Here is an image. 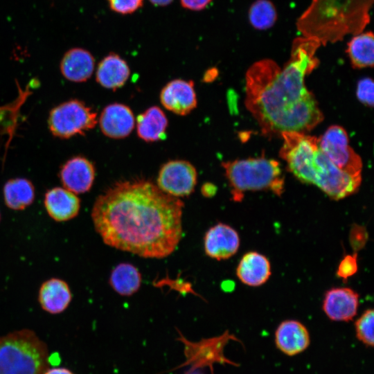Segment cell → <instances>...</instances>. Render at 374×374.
<instances>
[{
  "label": "cell",
  "mask_w": 374,
  "mask_h": 374,
  "mask_svg": "<svg viewBox=\"0 0 374 374\" xmlns=\"http://www.w3.org/2000/svg\"><path fill=\"white\" fill-rule=\"evenodd\" d=\"M184 206L148 180H124L96 198L91 219L105 244L161 259L172 254L181 239Z\"/></svg>",
  "instance_id": "cell-1"
},
{
  "label": "cell",
  "mask_w": 374,
  "mask_h": 374,
  "mask_svg": "<svg viewBox=\"0 0 374 374\" xmlns=\"http://www.w3.org/2000/svg\"><path fill=\"white\" fill-rule=\"evenodd\" d=\"M320 46L316 39L298 37L283 67L263 59L248 69L245 105L264 134L305 133L323 120L314 96L305 84V76L319 66L315 54Z\"/></svg>",
  "instance_id": "cell-2"
},
{
  "label": "cell",
  "mask_w": 374,
  "mask_h": 374,
  "mask_svg": "<svg viewBox=\"0 0 374 374\" xmlns=\"http://www.w3.org/2000/svg\"><path fill=\"white\" fill-rule=\"evenodd\" d=\"M280 135L283 143L280 157L301 181L315 185L335 200L357 191L362 179L340 170L320 148L319 138L296 132Z\"/></svg>",
  "instance_id": "cell-3"
},
{
  "label": "cell",
  "mask_w": 374,
  "mask_h": 374,
  "mask_svg": "<svg viewBox=\"0 0 374 374\" xmlns=\"http://www.w3.org/2000/svg\"><path fill=\"white\" fill-rule=\"evenodd\" d=\"M373 1L312 0L296 20L297 30L323 46L341 41L348 34L357 35L370 22Z\"/></svg>",
  "instance_id": "cell-4"
},
{
  "label": "cell",
  "mask_w": 374,
  "mask_h": 374,
  "mask_svg": "<svg viewBox=\"0 0 374 374\" xmlns=\"http://www.w3.org/2000/svg\"><path fill=\"white\" fill-rule=\"evenodd\" d=\"M232 199L240 202L249 190H270L278 196L284 192L285 178L280 163L264 157L223 162Z\"/></svg>",
  "instance_id": "cell-5"
},
{
  "label": "cell",
  "mask_w": 374,
  "mask_h": 374,
  "mask_svg": "<svg viewBox=\"0 0 374 374\" xmlns=\"http://www.w3.org/2000/svg\"><path fill=\"white\" fill-rule=\"evenodd\" d=\"M46 344L29 329L0 337V374H43L48 368Z\"/></svg>",
  "instance_id": "cell-6"
},
{
  "label": "cell",
  "mask_w": 374,
  "mask_h": 374,
  "mask_svg": "<svg viewBox=\"0 0 374 374\" xmlns=\"http://www.w3.org/2000/svg\"><path fill=\"white\" fill-rule=\"evenodd\" d=\"M97 123V114L84 102L72 99L51 109L48 118L52 134L60 139H69L84 134Z\"/></svg>",
  "instance_id": "cell-7"
},
{
  "label": "cell",
  "mask_w": 374,
  "mask_h": 374,
  "mask_svg": "<svg viewBox=\"0 0 374 374\" xmlns=\"http://www.w3.org/2000/svg\"><path fill=\"white\" fill-rule=\"evenodd\" d=\"M319 144L324 154L340 170L362 179V159L350 146L348 134L342 127H329L319 138Z\"/></svg>",
  "instance_id": "cell-8"
},
{
  "label": "cell",
  "mask_w": 374,
  "mask_h": 374,
  "mask_svg": "<svg viewBox=\"0 0 374 374\" xmlns=\"http://www.w3.org/2000/svg\"><path fill=\"white\" fill-rule=\"evenodd\" d=\"M197 179V170L189 161L171 160L160 168L157 186L165 193L179 198L193 193Z\"/></svg>",
  "instance_id": "cell-9"
},
{
  "label": "cell",
  "mask_w": 374,
  "mask_h": 374,
  "mask_svg": "<svg viewBox=\"0 0 374 374\" xmlns=\"http://www.w3.org/2000/svg\"><path fill=\"white\" fill-rule=\"evenodd\" d=\"M181 341L185 346V354L189 363H194L193 368L194 371L199 366H210L213 363H228L236 365L234 362L229 361L224 355V348L226 344L231 340L239 341L233 335L228 331L222 335L208 338L203 339L199 342H191L186 339L180 333Z\"/></svg>",
  "instance_id": "cell-10"
},
{
  "label": "cell",
  "mask_w": 374,
  "mask_h": 374,
  "mask_svg": "<svg viewBox=\"0 0 374 374\" xmlns=\"http://www.w3.org/2000/svg\"><path fill=\"white\" fill-rule=\"evenodd\" d=\"M240 243V236L235 229L221 222L211 226L204 238L206 254L217 260H226L235 255Z\"/></svg>",
  "instance_id": "cell-11"
},
{
  "label": "cell",
  "mask_w": 374,
  "mask_h": 374,
  "mask_svg": "<svg viewBox=\"0 0 374 374\" xmlns=\"http://www.w3.org/2000/svg\"><path fill=\"white\" fill-rule=\"evenodd\" d=\"M160 100L166 109L176 114H188L197 104L194 82L181 79L168 82L161 91Z\"/></svg>",
  "instance_id": "cell-12"
},
{
  "label": "cell",
  "mask_w": 374,
  "mask_h": 374,
  "mask_svg": "<svg viewBox=\"0 0 374 374\" xmlns=\"http://www.w3.org/2000/svg\"><path fill=\"white\" fill-rule=\"evenodd\" d=\"M359 294L349 287H333L324 295L322 308L334 321H349L357 314Z\"/></svg>",
  "instance_id": "cell-13"
},
{
  "label": "cell",
  "mask_w": 374,
  "mask_h": 374,
  "mask_svg": "<svg viewBox=\"0 0 374 374\" xmlns=\"http://www.w3.org/2000/svg\"><path fill=\"white\" fill-rule=\"evenodd\" d=\"M95 175L93 163L81 156L69 159L60 171L63 187L75 194L88 192L93 186Z\"/></svg>",
  "instance_id": "cell-14"
},
{
  "label": "cell",
  "mask_w": 374,
  "mask_h": 374,
  "mask_svg": "<svg viewBox=\"0 0 374 374\" xmlns=\"http://www.w3.org/2000/svg\"><path fill=\"white\" fill-rule=\"evenodd\" d=\"M101 132L111 139H123L133 130L135 118L132 109L121 103L106 106L99 117Z\"/></svg>",
  "instance_id": "cell-15"
},
{
  "label": "cell",
  "mask_w": 374,
  "mask_h": 374,
  "mask_svg": "<svg viewBox=\"0 0 374 374\" xmlns=\"http://www.w3.org/2000/svg\"><path fill=\"white\" fill-rule=\"evenodd\" d=\"M274 340L276 347L288 356L301 353L310 344V333L305 326L293 319L283 321L278 325Z\"/></svg>",
  "instance_id": "cell-16"
},
{
  "label": "cell",
  "mask_w": 374,
  "mask_h": 374,
  "mask_svg": "<svg viewBox=\"0 0 374 374\" xmlns=\"http://www.w3.org/2000/svg\"><path fill=\"white\" fill-rule=\"evenodd\" d=\"M44 203L48 215L56 222L74 218L80 209L79 197L64 187H55L47 190Z\"/></svg>",
  "instance_id": "cell-17"
},
{
  "label": "cell",
  "mask_w": 374,
  "mask_h": 374,
  "mask_svg": "<svg viewBox=\"0 0 374 374\" xmlns=\"http://www.w3.org/2000/svg\"><path fill=\"white\" fill-rule=\"evenodd\" d=\"M271 274L269 259L257 251H249L243 255L237 268L236 276L244 285L258 287L265 283Z\"/></svg>",
  "instance_id": "cell-18"
},
{
  "label": "cell",
  "mask_w": 374,
  "mask_h": 374,
  "mask_svg": "<svg viewBox=\"0 0 374 374\" xmlns=\"http://www.w3.org/2000/svg\"><path fill=\"white\" fill-rule=\"evenodd\" d=\"M95 60L91 53L82 48H73L65 53L60 62L62 75L71 82H82L91 76Z\"/></svg>",
  "instance_id": "cell-19"
},
{
  "label": "cell",
  "mask_w": 374,
  "mask_h": 374,
  "mask_svg": "<svg viewBox=\"0 0 374 374\" xmlns=\"http://www.w3.org/2000/svg\"><path fill=\"white\" fill-rule=\"evenodd\" d=\"M72 294L69 286L64 280L52 278L41 285L38 301L42 308L50 314H59L70 304Z\"/></svg>",
  "instance_id": "cell-20"
},
{
  "label": "cell",
  "mask_w": 374,
  "mask_h": 374,
  "mask_svg": "<svg viewBox=\"0 0 374 374\" xmlns=\"http://www.w3.org/2000/svg\"><path fill=\"white\" fill-rule=\"evenodd\" d=\"M130 74L127 62L119 55L110 53L98 64L96 80L104 88L116 90L125 84Z\"/></svg>",
  "instance_id": "cell-21"
},
{
  "label": "cell",
  "mask_w": 374,
  "mask_h": 374,
  "mask_svg": "<svg viewBox=\"0 0 374 374\" xmlns=\"http://www.w3.org/2000/svg\"><path fill=\"white\" fill-rule=\"evenodd\" d=\"M168 118L163 110L152 106L137 116L136 132L139 137L147 142L165 138Z\"/></svg>",
  "instance_id": "cell-22"
},
{
  "label": "cell",
  "mask_w": 374,
  "mask_h": 374,
  "mask_svg": "<svg viewBox=\"0 0 374 374\" xmlns=\"http://www.w3.org/2000/svg\"><path fill=\"white\" fill-rule=\"evenodd\" d=\"M3 191L5 204L12 210H24L35 199V187L30 181L25 178L9 179L4 184Z\"/></svg>",
  "instance_id": "cell-23"
},
{
  "label": "cell",
  "mask_w": 374,
  "mask_h": 374,
  "mask_svg": "<svg viewBox=\"0 0 374 374\" xmlns=\"http://www.w3.org/2000/svg\"><path fill=\"white\" fill-rule=\"evenodd\" d=\"M141 274L136 267L128 262L117 265L112 271L109 283L113 290L121 296L136 293L141 285Z\"/></svg>",
  "instance_id": "cell-24"
},
{
  "label": "cell",
  "mask_w": 374,
  "mask_h": 374,
  "mask_svg": "<svg viewBox=\"0 0 374 374\" xmlns=\"http://www.w3.org/2000/svg\"><path fill=\"white\" fill-rule=\"evenodd\" d=\"M346 53L355 69L373 67L374 37L371 31L355 35L348 43Z\"/></svg>",
  "instance_id": "cell-25"
},
{
  "label": "cell",
  "mask_w": 374,
  "mask_h": 374,
  "mask_svg": "<svg viewBox=\"0 0 374 374\" xmlns=\"http://www.w3.org/2000/svg\"><path fill=\"white\" fill-rule=\"evenodd\" d=\"M249 20L257 30L271 28L276 21L277 12L275 6L269 0H256L249 8Z\"/></svg>",
  "instance_id": "cell-26"
},
{
  "label": "cell",
  "mask_w": 374,
  "mask_h": 374,
  "mask_svg": "<svg viewBox=\"0 0 374 374\" xmlns=\"http://www.w3.org/2000/svg\"><path fill=\"white\" fill-rule=\"evenodd\" d=\"M373 323L374 313L371 308L366 310L355 323L357 339L368 347L374 345Z\"/></svg>",
  "instance_id": "cell-27"
},
{
  "label": "cell",
  "mask_w": 374,
  "mask_h": 374,
  "mask_svg": "<svg viewBox=\"0 0 374 374\" xmlns=\"http://www.w3.org/2000/svg\"><path fill=\"white\" fill-rule=\"evenodd\" d=\"M358 270L357 253L345 255L339 262L336 274L344 281L355 275Z\"/></svg>",
  "instance_id": "cell-28"
},
{
  "label": "cell",
  "mask_w": 374,
  "mask_h": 374,
  "mask_svg": "<svg viewBox=\"0 0 374 374\" xmlns=\"http://www.w3.org/2000/svg\"><path fill=\"white\" fill-rule=\"evenodd\" d=\"M357 97L366 105L373 107L374 100L373 82L370 78L361 79L357 86Z\"/></svg>",
  "instance_id": "cell-29"
},
{
  "label": "cell",
  "mask_w": 374,
  "mask_h": 374,
  "mask_svg": "<svg viewBox=\"0 0 374 374\" xmlns=\"http://www.w3.org/2000/svg\"><path fill=\"white\" fill-rule=\"evenodd\" d=\"M368 234L366 228L362 225L354 224L349 233L350 244L354 252L357 253L366 245Z\"/></svg>",
  "instance_id": "cell-30"
},
{
  "label": "cell",
  "mask_w": 374,
  "mask_h": 374,
  "mask_svg": "<svg viewBox=\"0 0 374 374\" xmlns=\"http://www.w3.org/2000/svg\"><path fill=\"white\" fill-rule=\"evenodd\" d=\"M110 9L119 14H132L141 8L143 0H108Z\"/></svg>",
  "instance_id": "cell-31"
},
{
  "label": "cell",
  "mask_w": 374,
  "mask_h": 374,
  "mask_svg": "<svg viewBox=\"0 0 374 374\" xmlns=\"http://www.w3.org/2000/svg\"><path fill=\"white\" fill-rule=\"evenodd\" d=\"M213 0H180L181 6L186 9L199 11L205 9Z\"/></svg>",
  "instance_id": "cell-32"
},
{
  "label": "cell",
  "mask_w": 374,
  "mask_h": 374,
  "mask_svg": "<svg viewBox=\"0 0 374 374\" xmlns=\"http://www.w3.org/2000/svg\"><path fill=\"white\" fill-rule=\"evenodd\" d=\"M216 191V186L209 182L204 184L201 188L202 194L206 197H211L213 196L215 194Z\"/></svg>",
  "instance_id": "cell-33"
},
{
  "label": "cell",
  "mask_w": 374,
  "mask_h": 374,
  "mask_svg": "<svg viewBox=\"0 0 374 374\" xmlns=\"http://www.w3.org/2000/svg\"><path fill=\"white\" fill-rule=\"evenodd\" d=\"M218 71L216 68L208 69L203 75V81L205 82H213L217 76Z\"/></svg>",
  "instance_id": "cell-34"
},
{
  "label": "cell",
  "mask_w": 374,
  "mask_h": 374,
  "mask_svg": "<svg viewBox=\"0 0 374 374\" xmlns=\"http://www.w3.org/2000/svg\"><path fill=\"white\" fill-rule=\"evenodd\" d=\"M43 374H74L71 371L66 368L54 367L48 368Z\"/></svg>",
  "instance_id": "cell-35"
},
{
  "label": "cell",
  "mask_w": 374,
  "mask_h": 374,
  "mask_svg": "<svg viewBox=\"0 0 374 374\" xmlns=\"http://www.w3.org/2000/svg\"><path fill=\"white\" fill-rule=\"evenodd\" d=\"M156 6H166L170 4L173 0H148Z\"/></svg>",
  "instance_id": "cell-36"
},
{
  "label": "cell",
  "mask_w": 374,
  "mask_h": 374,
  "mask_svg": "<svg viewBox=\"0 0 374 374\" xmlns=\"http://www.w3.org/2000/svg\"><path fill=\"white\" fill-rule=\"evenodd\" d=\"M188 374H203L201 371H192L190 372H188Z\"/></svg>",
  "instance_id": "cell-37"
},
{
  "label": "cell",
  "mask_w": 374,
  "mask_h": 374,
  "mask_svg": "<svg viewBox=\"0 0 374 374\" xmlns=\"http://www.w3.org/2000/svg\"><path fill=\"white\" fill-rule=\"evenodd\" d=\"M0 219H1V215H0Z\"/></svg>",
  "instance_id": "cell-38"
}]
</instances>
